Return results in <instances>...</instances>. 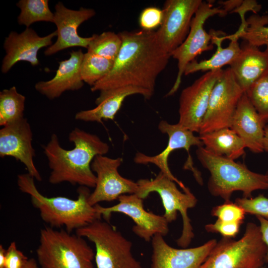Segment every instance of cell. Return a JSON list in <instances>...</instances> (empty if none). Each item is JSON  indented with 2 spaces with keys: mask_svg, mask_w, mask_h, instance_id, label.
<instances>
[{
  "mask_svg": "<svg viewBox=\"0 0 268 268\" xmlns=\"http://www.w3.org/2000/svg\"><path fill=\"white\" fill-rule=\"evenodd\" d=\"M122 44L109 73L91 87L92 92L134 86L154 92L156 80L171 56L160 46L155 31L118 33Z\"/></svg>",
  "mask_w": 268,
  "mask_h": 268,
  "instance_id": "cell-1",
  "label": "cell"
},
{
  "mask_svg": "<svg viewBox=\"0 0 268 268\" xmlns=\"http://www.w3.org/2000/svg\"><path fill=\"white\" fill-rule=\"evenodd\" d=\"M74 147L67 150L60 144L56 134L43 146L51 169L49 182L52 184L67 182L88 188H95L96 176L91 164L97 155H105L109 150L108 143L97 135L76 128L68 134Z\"/></svg>",
  "mask_w": 268,
  "mask_h": 268,
  "instance_id": "cell-2",
  "label": "cell"
},
{
  "mask_svg": "<svg viewBox=\"0 0 268 268\" xmlns=\"http://www.w3.org/2000/svg\"><path fill=\"white\" fill-rule=\"evenodd\" d=\"M34 179L28 173L19 174L18 187L22 192L30 196L33 206L39 209L42 219L51 227L64 226L70 233L101 219L95 206L88 202L91 193L88 187L78 188L76 200L64 197H47L38 191Z\"/></svg>",
  "mask_w": 268,
  "mask_h": 268,
  "instance_id": "cell-3",
  "label": "cell"
},
{
  "mask_svg": "<svg viewBox=\"0 0 268 268\" xmlns=\"http://www.w3.org/2000/svg\"><path fill=\"white\" fill-rule=\"evenodd\" d=\"M196 153L201 165L210 173L207 188L212 196L228 201L235 191L250 198L254 191L268 189L266 174L253 172L244 164L211 153L203 146L198 147Z\"/></svg>",
  "mask_w": 268,
  "mask_h": 268,
  "instance_id": "cell-4",
  "label": "cell"
},
{
  "mask_svg": "<svg viewBox=\"0 0 268 268\" xmlns=\"http://www.w3.org/2000/svg\"><path fill=\"white\" fill-rule=\"evenodd\" d=\"M36 255L40 268H96L95 252L84 238L63 229H42Z\"/></svg>",
  "mask_w": 268,
  "mask_h": 268,
  "instance_id": "cell-5",
  "label": "cell"
},
{
  "mask_svg": "<svg viewBox=\"0 0 268 268\" xmlns=\"http://www.w3.org/2000/svg\"><path fill=\"white\" fill-rule=\"evenodd\" d=\"M267 251L260 226L248 222L240 239L223 237L217 242L200 268H261Z\"/></svg>",
  "mask_w": 268,
  "mask_h": 268,
  "instance_id": "cell-6",
  "label": "cell"
},
{
  "mask_svg": "<svg viewBox=\"0 0 268 268\" xmlns=\"http://www.w3.org/2000/svg\"><path fill=\"white\" fill-rule=\"evenodd\" d=\"M76 234L94 244L96 268H143L132 253V242L109 222L96 220Z\"/></svg>",
  "mask_w": 268,
  "mask_h": 268,
  "instance_id": "cell-7",
  "label": "cell"
},
{
  "mask_svg": "<svg viewBox=\"0 0 268 268\" xmlns=\"http://www.w3.org/2000/svg\"><path fill=\"white\" fill-rule=\"evenodd\" d=\"M136 182L139 187L136 195L142 199L146 198L151 192L159 194L164 208L163 216L168 223L176 219L178 211L180 213L183 229L181 235L176 242L179 246L186 248L194 237L188 210L196 206L197 199L195 196L188 187L184 192L180 191L176 183L161 172L153 179H141Z\"/></svg>",
  "mask_w": 268,
  "mask_h": 268,
  "instance_id": "cell-8",
  "label": "cell"
},
{
  "mask_svg": "<svg viewBox=\"0 0 268 268\" xmlns=\"http://www.w3.org/2000/svg\"><path fill=\"white\" fill-rule=\"evenodd\" d=\"M158 128L163 134L168 136L167 146L160 153L154 156H148L138 152L136 153L134 161L139 164H153L160 170V172L171 180L177 183L184 191L187 187L179 180L171 172L168 164V158L170 153L178 149H185L188 154V158L184 165V169L191 170L197 182L203 185V180L201 172L193 165L192 157L190 153V148L193 146L198 147L203 146V144L199 136H196L194 132L180 126L178 123L171 124L166 121L159 122Z\"/></svg>",
  "mask_w": 268,
  "mask_h": 268,
  "instance_id": "cell-9",
  "label": "cell"
},
{
  "mask_svg": "<svg viewBox=\"0 0 268 268\" xmlns=\"http://www.w3.org/2000/svg\"><path fill=\"white\" fill-rule=\"evenodd\" d=\"M244 93L230 67L223 69L212 89L199 134L230 128L238 103Z\"/></svg>",
  "mask_w": 268,
  "mask_h": 268,
  "instance_id": "cell-10",
  "label": "cell"
},
{
  "mask_svg": "<svg viewBox=\"0 0 268 268\" xmlns=\"http://www.w3.org/2000/svg\"><path fill=\"white\" fill-rule=\"evenodd\" d=\"M227 13L223 8L214 7L210 2H201L192 20L186 38L171 54V57L178 61V70L175 81L167 96L174 94L179 88L187 65L202 53L212 49V44H210L211 35L203 27L206 20L215 15L224 16Z\"/></svg>",
  "mask_w": 268,
  "mask_h": 268,
  "instance_id": "cell-11",
  "label": "cell"
},
{
  "mask_svg": "<svg viewBox=\"0 0 268 268\" xmlns=\"http://www.w3.org/2000/svg\"><path fill=\"white\" fill-rule=\"evenodd\" d=\"M119 203L110 207H103L99 204L94 205L98 213L106 221L109 222L113 212H120L131 217L135 223L133 232L146 242L160 234L166 236L169 232L168 222L163 215L146 211L143 199L136 194L123 195L118 199Z\"/></svg>",
  "mask_w": 268,
  "mask_h": 268,
  "instance_id": "cell-12",
  "label": "cell"
},
{
  "mask_svg": "<svg viewBox=\"0 0 268 268\" xmlns=\"http://www.w3.org/2000/svg\"><path fill=\"white\" fill-rule=\"evenodd\" d=\"M201 0H167L164 4L163 20L155 31L158 42L171 56L186 38L192 20Z\"/></svg>",
  "mask_w": 268,
  "mask_h": 268,
  "instance_id": "cell-13",
  "label": "cell"
},
{
  "mask_svg": "<svg viewBox=\"0 0 268 268\" xmlns=\"http://www.w3.org/2000/svg\"><path fill=\"white\" fill-rule=\"evenodd\" d=\"M123 158H113L97 155L93 160L91 167L96 176L94 191L91 193L88 202L94 206L101 201H111L126 194H136L139 190L137 182L122 177L118 168Z\"/></svg>",
  "mask_w": 268,
  "mask_h": 268,
  "instance_id": "cell-14",
  "label": "cell"
},
{
  "mask_svg": "<svg viewBox=\"0 0 268 268\" xmlns=\"http://www.w3.org/2000/svg\"><path fill=\"white\" fill-rule=\"evenodd\" d=\"M222 71L221 69L206 72L182 90L179 99L178 124L199 133L212 89Z\"/></svg>",
  "mask_w": 268,
  "mask_h": 268,
  "instance_id": "cell-15",
  "label": "cell"
},
{
  "mask_svg": "<svg viewBox=\"0 0 268 268\" xmlns=\"http://www.w3.org/2000/svg\"><path fill=\"white\" fill-rule=\"evenodd\" d=\"M32 132L27 119L2 127L0 130V156H10L22 163L28 173L35 180L42 177L34 163L35 155L32 146Z\"/></svg>",
  "mask_w": 268,
  "mask_h": 268,
  "instance_id": "cell-16",
  "label": "cell"
},
{
  "mask_svg": "<svg viewBox=\"0 0 268 268\" xmlns=\"http://www.w3.org/2000/svg\"><path fill=\"white\" fill-rule=\"evenodd\" d=\"M161 235L151 239V268H200L217 243L211 239L191 248L177 249L169 245Z\"/></svg>",
  "mask_w": 268,
  "mask_h": 268,
  "instance_id": "cell-17",
  "label": "cell"
},
{
  "mask_svg": "<svg viewBox=\"0 0 268 268\" xmlns=\"http://www.w3.org/2000/svg\"><path fill=\"white\" fill-rule=\"evenodd\" d=\"M54 23L57 27L56 41L45 51L46 56H51L65 49L74 47L87 48L92 37H82L78 35V27L94 16L93 9L81 7L72 10L66 7L62 2L55 5Z\"/></svg>",
  "mask_w": 268,
  "mask_h": 268,
  "instance_id": "cell-18",
  "label": "cell"
},
{
  "mask_svg": "<svg viewBox=\"0 0 268 268\" xmlns=\"http://www.w3.org/2000/svg\"><path fill=\"white\" fill-rule=\"evenodd\" d=\"M57 36V31L44 37L39 36L31 28H26L22 32L11 31L5 37L3 47L5 51L1 67L3 73H7L17 62L25 61L33 67L38 66L39 50L52 45V39Z\"/></svg>",
  "mask_w": 268,
  "mask_h": 268,
  "instance_id": "cell-19",
  "label": "cell"
},
{
  "mask_svg": "<svg viewBox=\"0 0 268 268\" xmlns=\"http://www.w3.org/2000/svg\"><path fill=\"white\" fill-rule=\"evenodd\" d=\"M266 122L244 92L238 103L230 128L243 140L246 148L254 153L264 151Z\"/></svg>",
  "mask_w": 268,
  "mask_h": 268,
  "instance_id": "cell-20",
  "label": "cell"
},
{
  "mask_svg": "<svg viewBox=\"0 0 268 268\" xmlns=\"http://www.w3.org/2000/svg\"><path fill=\"white\" fill-rule=\"evenodd\" d=\"M84 53L81 50L72 51L69 58L60 61L54 77L48 81H40L35 85L41 94L52 100L59 97L66 91L78 90L84 82L80 74L81 65Z\"/></svg>",
  "mask_w": 268,
  "mask_h": 268,
  "instance_id": "cell-21",
  "label": "cell"
},
{
  "mask_svg": "<svg viewBox=\"0 0 268 268\" xmlns=\"http://www.w3.org/2000/svg\"><path fill=\"white\" fill-rule=\"evenodd\" d=\"M133 94L141 95L146 99H149L153 95L148 90L134 86L102 90L95 100L96 107L77 112L75 119L86 122L100 123L103 120H113L125 98Z\"/></svg>",
  "mask_w": 268,
  "mask_h": 268,
  "instance_id": "cell-22",
  "label": "cell"
},
{
  "mask_svg": "<svg viewBox=\"0 0 268 268\" xmlns=\"http://www.w3.org/2000/svg\"><path fill=\"white\" fill-rule=\"evenodd\" d=\"M241 48L239 56L230 67L239 86L246 92L268 70V51H262L246 42Z\"/></svg>",
  "mask_w": 268,
  "mask_h": 268,
  "instance_id": "cell-23",
  "label": "cell"
},
{
  "mask_svg": "<svg viewBox=\"0 0 268 268\" xmlns=\"http://www.w3.org/2000/svg\"><path fill=\"white\" fill-rule=\"evenodd\" d=\"M212 44H215L217 49L208 59L191 62L186 66L184 74L188 75L199 71H209L221 69L226 65L230 66L239 56L241 48L238 38L233 34L226 37L220 36L218 32L211 31Z\"/></svg>",
  "mask_w": 268,
  "mask_h": 268,
  "instance_id": "cell-24",
  "label": "cell"
},
{
  "mask_svg": "<svg viewBox=\"0 0 268 268\" xmlns=\"http://www.w3.org/2000/svg\"><path fill=\"white\" fill-rule=\"evenodd\" d=\"M203 147L216 155L236 160L245 154V143L230 128L200 134Z\"/></svg>",
  "mask_w": 268,
  "mask_h": 268,
  "instance_id": "cell-25",
  "label": "cell"
},
{
  "mask_svg": "<svg viewBox=\"0 0 268 268\" xmlns=\"http://www.w3.org/2000/svg\"><path fill=\"white\" fill-rule=\"evenodd\" d=\"M25 97L13 86L0 92V126L4 127L23 118Z\"/></svg>",
  "mask_w": 268,
  "mask_h": 268,
  "instance_id": "cell-26",
  "label": "cell"
},
{
  "mask_svg": "<svg viewBox=\"0 0 268 268\" xmlns=\"http://www.w3.org/2000/svg\"><path fill=\"white\" fill-rule=\"evenodd\" d=\"M233 35L257 47L265 46L268 51V15H251L246 20L244 27Z\"/></svg>",
  "mask_w": 268,
  "mask_h": 268,
  "instance_id": "cell-27",
  "label": "cell"
},
{
  "mask_svg": "<svg viewBox=\"0 0 268 268\" xmlns=\"http://www.w3.org/2000/svg\"><path fill=\"white\" fill-rule=\"evenodd\" d=\"M16 6L20 9L17 17L19 25L29 28L32 24L37 22L54 23V13L49 8L48 0H20Z\"/></svg>",
  "mask_w": 268,
  "mask_h": 268,
  "instance_id": "cell-28",
  "label": "cell"
},
{
  "mask_svg": "<svg viewBox=\"0 0 268 268\" xmlns=\"http://www.w3.org/2000/svg\"><path fill=\"white\" fill-rule=\"evenodd\" d=\"M114 61L87 52L84 54L80 74L83 82L93 86L112 69Z\"/></svg>",
  "mask_w": 268,
  "mask_h": 268,
  "instance_id": "cell-29",
  "label": "cell"
},
{
  "mask_svg": "<svg viewBox=\"0 0 268 268\" xmlns=\"http://www.w3.org/2000/svg\"><path fill=\"white\" fill-rule=\"evenodd\" d=\"M87 48V52L113 61L116 59L122 41L119 34L111 31L93 34Z\"/></svg>",
  "mask_w": 268,
  "mask_h": 268,
  "instance_id": "cell-30",
  "label": "cell"
},
{
  "mask_svg": "<svg viewBox=\"0 0 268 268\" xmlns=\"http://www.w3.org/2000/svg\"><path fill=\"white\" fill-rule=\"evenodd\" d=\"M245 93L263 119L268 121V70Z\"/></svg>",
  "mask_w": 268,
  "mask_h": 268,
  "instance_id": "cell-31",
  "label": "cell"
},
{
  "mask_svg": "<svg viewBox=\"0 0 268 268\" xmlns=\"http://www.w3.org/2000/svg\"><path fill=\"white\" fill-rule=\"evenodd\" d=\"M244 210L235 202L225 201L221 204L213 207L211 214L223 221L243 223L245 217Z\"/></svg>",
  "mask_w": 268,
  "mask_h": 268,
  "instance_id": "cell-32",
  "label": "cell"
},
{
  "mask_svg": "<svg viewBox=\"0 0 268 268\" xmlns=\"http://www.w3.org/2000/svg\"><path fill=\"white\" fill-rule=\"evenodd\" d=\"M235 202L241 206L246 213L260 216L268 220V198L263 195L254 198H238Z\"/></svg>",
  "mask_w": 268,
  "mask_h": 268,
  "instance_id": "cell-33",
  "label": "cell"
},
{
  "mask_svg": "<svg viewBox=\"0 0 268 268\" xmlns=\"http://www.w3.org/2000/svg\"><path fill=\"white\" fill-rule=\"evenodd\" d=\"M163 17L162 9L150 6L144 9L139 17V24L142 30H153L161 25Z\"/></svg>",
  "mask_w": 268,
  "mask_h": 268,
  "instance_id": "cell-34",
  "label": "cell"
},
{
  "mask_svg": "<svg viewBox=\"0 0 268 268\" xmlns=\"http://www.w3.org/2000/svg\"><path fill=\"white\" fill-rule=\"evenodd\" d=\"M242 224L223 221L217 219L214 223L205 225V229L208 232L219 233L223 238L232 239L238 234Z\"/></svg>",
  "mask_w": 268,
  "mask_h": 268,
  "instance_id": "cell-35",
  "label": "cell"
},
{
  "mask_svg": "<svg viewBox=\"0 0 268 268\" xmlns=\"http://www.w3.org/2000/svg\"><path fill=\"white\" fill-rule=\"evenodd\" d=\"M28 259L17 248L13 241L6 250L5 268H23Z\"/></svg>",
  "mask_w": 268,
  "mask_h": 268,
  "instance_id": "cell-36",
  "label": "cell"
},
{
  "mask_svg": "<svg viewBox=\"0 0 268 268\" xmlns=\"http://www.w3.org/2000/svg\"><path fill=\"white\" fill-rule=\"evenodd\" d=\"M256 217L260 222V227L263 240L268 247L266 263H268V220L260 216H256Z\"/></svg>",
  "mask_w": 268,
  "mask_h": 268,
  "instance_id": "cell-37",
  "label": "cell"
},
{
  "mask_svg": "<svg viewBox=\"0 0 268 268\" xmlns=\"http://www.w3.org/2000/svg\"><path fill=\"white\" fill-rule=\"evenodd\" d=\"M243 0H227L221 1L219 3L223 5V9L227 13L228 11L232 12L240 6Z\"/></svg>",
  "mask_w": 268,
  "mask_h": 268,
  "instance_id": "cell-38",
  "label": "cell"
},
{
  "mask_svg": "<svg viewBox=\"0 0 268 268\" xmlns=\"http://www.w3.org/2000/svg\"><path fill=\"white\" fill-rule=\"evenodd\" d=\"M6 250L2 245H0V268H5Z\"/></svg>",
  "mask_w": 268,
  "mask_h": 268,
  "instance_id": "cell-39",
  "label": "cell"
},
{
  "mask_svg": "<svg viewBox=\"0 0 268 268\" xmlns=\"http://www.w3.org/2000/svg\"><path fill=\"white\" fill-rule=\"evenodd\" d=\"M264 151L268 153V125L265 127V135L263 141Z\"/></svg>",
  "mask_w": 268,
  "mask_h": 268,
  "instance_id": "cell-40",
  "label": "cell"
},
{
  "mask_svg": "<svg viewBox=\"0 0 268 268\" xmlns=\"http://www.w3.org/2000/svg\"><path fill=\"white\" fill-rule=\"evenodd\" d=\"M23 268H40L36 260L33 258L29 259Z\"/></svg>",
  "mask_w": 268,
  "mask_h": 268,
  "instance_id": "cell-41",
  "label": "cell"
},
{
  "mask_svg": "<svg viewBox=\"0 0 268 268\" xmlns=\"http://www.w3.org/2000/svg\"><path fill=\"white\" fill-rule=\"evenodd\" d=\"M265 174H266V175L267 176V178H268V170L267 171V173H266Z\"/></svg>",
  "mask_w": 268,
  "mask_h": 268,
  "instance_id": "cell-42",
  "label": "cell"
},
{
  "mask_svg": "<svg viewBox=\"0 0 268 268\" xmlns=\"http://www.w3.org/2000/svg\"><path fill=\"white\" fill-rule=\"evenodd\" d=\"M261 268H267L263 266V267H261Z\"/></svg>",
  "mask_w": 268,
  "mask_h": 268,
  "instance_id": "cell-43",
  "label": "cell"
}]
</instances>
